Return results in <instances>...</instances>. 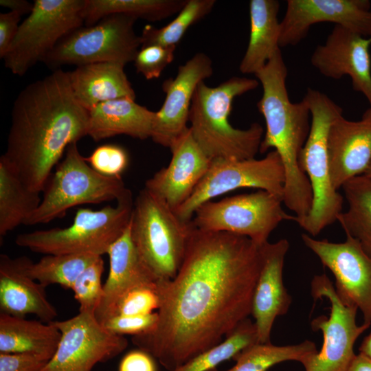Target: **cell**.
<instances>
[{
    "instance_id": "cell-46",
    "label": "cell",
    "mask_w": 371,
    "mask_h": 371,
    "mask_svg": "<svg viewBox=\"0 0 371 371\" xmlns=\"http://www.w3.org/2000/svg\"><path fill=\"white\" fill-rule=\"evenodd\" d=\"M363 175L371 177V161Z\"/></svg>"
},
{
    "instance_id": "cell-39",
    "label": "cell",
    "mask_w": 371,
    "mask_h": 371,
    "mask_svg": "<svg viewBox=\"0 0 371 371\" xmlns=\"http://www.w3.org/2000/svg\"><path fill=\"white\" fill-rule=\"evenodd\" d=\"M157 321V312L143 315H115L104 321L102 325L113 333L135 336L153 330Z\"/></svg>"
},
{
    "instance_id": "cell-16",
    "label": "cell",
    "mask_w": 371,
    "mask_h": 371,
    "mask_svg": "<svg viewBox=\"0 0 371 371\" xmlns=\"http://www.w3.org/2000/svg\"><path fill=\"white\" fill-rule=\"evenodd\" d=\"M370 8L368 0H288L280 21V47L298 44L313 25L324 22L370 37Z\"/></svg>"
},
{
    "instance_id": "cell-24",
    "label": "cell",
    "mask_w": 371,
    "mask_h": 371,
    "mask_svg": "<svg viewBox=\"0 0 371 371\" xmlns=\"http://www.w3.org/2000/svg\"><path fill=\"white\" fill-rule=\"evenodd\" d=\"M88 135L95 142L124 135L144 140L150 138L155 111L129 98L102 102L88 110Z\"/></svg>"
},
{
    "instance_id": "cell-18",
    "label": "cell",
    "mask_w": 371,
    "mask_h": 371,
    "mask_svg": "<svg viewBox=\"0 0 371 371\" xmlns=\"http://www.w3.org/2000/svg\"><path fill=\"white\" fill-rule=\"evenodd\" d=\"M370 47L371 36L335 25L324 43L314 49L311 63L326 78L339 80L348 76L354 90L362 93L371 106Z\"/></svg>"
},
{
    "instance_id": "cell-42",
    "label": "cell",
    "mask_w": 371,
    "mask_h": 371,
    "mask_svg": "<svg viewBox=\"0 0 371 371\" xmlns=\"http://www.w3.org/2000/svg\"><path fill=\"white\" fill-rule=\"evenodd\" d=\"M118 371H157V369L155 359L148 352L138 348L123 357Z\"/></svg>"
},
{
    "instance_id": "cell-37",
    "label": "cell",
    "mask_w": 371,
    "mask_h": 371,
    "mask_svg": "<svg viewBox=\"0 0 371 371\" xmlns=\"http://www.w3.org/2000/svg\"><path fill=\"white\" fill-rule=\"evenodd\" d=\"M85 158L95 171L108 177H121L128 164L125 149L115 144L102 145Z\"/></svg>"
},
{
    "instance_id": "cell-10",
    "label": "cell",
    "mask_w": 371,
    "mask_h": 371,
    "mask_svg": "<svg viewBox=\"0 0 371 371\" xmlns=\"http://www.w3.org/2000/svg\"><path fill=\"white\" fill-rule=\"evenodd\" d=\"M85 0H35L31 12L20 23L18 32L3 57L14 75L24 76L43 62L58 43L82 26Z\"/></svg>"
},
{
    "instance_id": "cell-6",
    "label": "cell",
    "mask_w": 371,
    "mask_h": 371,
    "mask_svg": "<svg viewBox=\"0 0 371 371\" xmlns=\"http://www.w3.org/2000/svg\"><path fill=\"white\" fill-rule=\"evenodd\" d=\"M194 229L162 199L144 188L131 219L132 240L144 264L157 279L174 278L184 260Z\"/></svg>"
},
{
    "instance_id": "cell-45",
    "label": "cell",
    "mask_w": 371,
    "mask_h": 371,
    "mask_svg": "<svg viewBox=\"0 0 371 371\" xmlns=\"http://www.w3.org/2000/svg\"><path fill=\"white\" fill-rule=\"evenodd\" d=\"M359 350V353L371 359V332L363 339Z\"/></svg>"
},
{
    "instance_id": "cell-14",
    "label": "cell",
    "mask_w": 371,
    "mask_h": 371,
    "mask_svg": "<svg viewBox=\"0 0 371 371\" xmlns=\"http://www.w3.org/2000/svg\"><path fill=\"white\" fill-rule=\"evenodd\" d=\"M61 333L58 348L41 371H91L98 363L123 352L128 341L103 327L95 313L79 312L63 321H54Z\"/></svg>"
},
{
    "instance_id": "cell-17",
    "label": "cell",
    "mask_w": 371,
    "mask_h": 371,
    "mask_svg": "<svg viewBox=\"0 0 371 371\" xmlns=\"http://www.w3.org/2000/svg\"><path fill=\"white\" fill-rule=\"evenodd\" d=\"M213 63L206 54L199 52L178 67L175 78L162 84L164 102L155 111L150 138L156 144L169 148L189 127V114L198 85L213 75Z\"/></svg>"
},
{
    "instance_id": "cell-26",
    "label": "cell",
    "mask_w": 371,
    "mask_h": 371,
    "mask_svg": "<svg viewBox=\"0 0 371 371\" xmlns=\"http://www.w3.org/2000/svg\"><path fill=\"white\" fill-rule=\"evenodd\" d=\"M279 10L277 0L250 1V34L239 65L242 74H255L280 49Z\"/></svg>"
},
{
    "instance_id": "cell-31",
    "label": "cell",
    "mask_w": 371,
    "mask_h": 371,
    "mask_svg": "<svg viewBox=\"0 0 371 371\" xmlns=\"http://www.w3.org/2000/svg\"><path fill=\"white\" fill-rule=\"evenodd\" d=\"M99 256H102L90 254L45 255L36 262L25 256L21 258L27 275L45 287L58 284L71 289L80 273Z\"/></svg>"
},
{
    "instance_id": "cell-22",
    "label": "cell",
    "mask_w": 371,
    "mask_h": 371,
    "mask_svg": "<svg viewBox=\"0 0 371 371\" xmlns=\"http://www.w3.org/2000/svg\"><path fill=\"white\" fill-rule=\"evenodd\" d=\"M106 254L109 258V271L103 284L102 300L95 312L100 324L115 315L119 302L129 291L139 286H155L157 281L132 240L131 221Z\"/></svg>"
},
{
    "instance_id": "cell-13",
    "label": "cell",
    "mask_w": 371,
    "mask_h": 371,
    "mask_svg": "<svg viewBox=\"0 0 371 371\" xmlns=\"http://www.w3.org/2000/svg\"><path fill=\"white\" fill-rule=\"evenodd\" d=\"M284 182V165L274 150L262 159H214L192 195L175 212L181 220L191 221L201 205L245 188L265 190L283 199Z\"/></svg>"
},
{
    "instance_id": "cell-38",
    "label": "cell",
    "mask_w": 371,
    "mask_h": 371,
    "mask_svg": "<svg viewBox=\"0 0 371 371\" xmlns=\"http://www.w3.org/2000/svg\"><path fill=\"white\" fill-rule=\"evenodd\" d=\"M159 304L156 284L155 286H139L129 291L120 300L115 315H143L151 314L157 312L155 310L159 309Z\"/></svg>"
},
{
    "instance_id": "cell-28",
    "label": "cell",
    "mask_w": 371,
    "mask_h": 371,
    "mask_svg": "<svg viewBox=\"0 0 371 371\" xmlns=\"http://www.w3.org/2000/svg\"><path fill=\"white\" fill-rule=\"evenodd\" d=\"M41 202L40 193L28 189L16 170L0 157V240L23 224Z\"/></svg>"
},
{
    "instance_id": "cell-25",
    "label": "cell",
    "mask_w": 371,
    "mask_h": 371,
    "mask_svg": "<svg viewBox=\"0 0 371 371\" xmlns=\"http://www.w3.org/2000/svg\"><path fill=\"white\" fill-rule=\"evenodd\" d=\"M124 65L104 62L84 65L68 72L77 101L89 110L104 102L136 94L124 70Z\"/></svg>"
},
{
    "instance_id": "cell-40",
    "label": "cell",
    "mask_w": 371,
    "mask_h": 371,
    "mask_svg": "<svg viewBox=\"0 0 371 371\" xmlns=\"http://www.w3.org/2000/svg\"><path fill=\"white\" fill-rule=\"evenodd\" d=\"M49 361L24 353H0V371H41Z\"/></svg>"
},
{
    "instance_id": "cell-34",
    "label": "cell",
    "mask_w": 371,
    "mask_h": 371,
    "mask_svg": "<svg viewBox=\"0 0 371 371\" xmlns=\"http://www.w3.org/2000/svg\"><path fill=\"white\" fill-rule=\"evenodd\" d=\"M215 0H187L173 20L160 28L146 25L140 35L141 47L176 46L188 30L214 8Z\"/></svg>"
},
{
    "instance_id": "cell-2",
    "label": "cell",
    "mask_w": 371,
    "mask_h": 371,
    "mask_svg": "<svg viewBox=\"0 0 371 371\" xmlns=\"http://www.w3.org/2000/svg\"><path fill=\"white\" fill-rule=\"evenodd\" d=\"M88 128V110L76 99L68 71L58 69L18 94L3 156L28 189L41 193L68 146Z\"/></svg>"
},
{
    "instance_id": "cell-5",
    "label": "cell",
    "mask_w": 371,
    "mask_h": 371,
    "mask_svg": "<svg viewBox=\"0 0 371 371\" xmlns=\"http://www.w3.org/2000/svg\"><path fill=\"white\" fill-rule=\"evenodd\" d=\"M303 100L311 112V128L300 152L299 164L310 182L313 201L308 214L293 221L312 237L337 221L342 212L344 199L332 182L328 136L333 122L343 110L325 93L308 88Z\"/></svg>"
},
{
    "instance_id": "cell-32",
    "label": "cell",
    "mask_w": 371,
    "mask_h": 371,
    "mask_svg": "<svg viewBox=\"0 0 371 371\" xmlns=\"http://www.w3.org/2000/svg\"><path fill=\"white\" fill-rule=\"evenodd\" d=\"M317 351L313 341L305 340L293 345L278 346L271 342L253 344L237 354L236 363L224 371H267L273 366L289 361L300 363ZM208 371H221L216 368Z\"/></svg>"
},
{
    "instance_id": "cell-21",
    "label": "cell",
    "mask_w": 371,
    "mask_h": 371,
    "mask_svg": "<svg viewBox=\"0 0 371 371\" xmlns=\"http://www.w3.org/2000/svg\"><path fill=\"white\" fill-rule=\"evenodd\" d=\"M330 175L339 190L349 179L363 175L371 161V106L357 121L339 116L328 136Z\"/></svg>"
},
{
    "instance_id": "cell-7",
    "label": "cell",
    "mask_w": 371,
    "mask_h": 371,
    "mask_svg": "<svg viewBox=\"0 0 371 371\" xmlns=\"http://www.w3.org/2000/svg\"><path fill=\"white\" fill-rule=\"evenodd\" d=\"M134 201L131 191L116 201L93 210L79 208L67 227H54L19 234L15 243L45 255L90 254L102 256L128 226Z\"/></svg>"
},
{
    "instance_id": "cell-29",
    "label": "cell",
    "mask_w": 371,
    "mask_h": 371,
    "mask_svg": "<svg viewBox=\"0 0 371 371\" xmlns=\"http://www.w3.org/2000/svg\"><path fill=\"white\" fill-rule=\"evenodd\" d=\"M187 0H85L81 15L86 26L102 18L122 14L149 21H158L178 14Z\"/></svg>"
},
{
    "instance_id": "cell-12",
    "label": "cell",
    "mask_w": 371,
    "mask_h": 371,
    "mask_svg": "<svg viewBox=\"0 0 371 371\" xmlns=\"http://www.w3.org/2000/svg\"><path fill=\"white\" fill-rule=\"evenodd\" d=\"M311 287L315 302L328 300L330 314L311 321L312 330L322 332L323 342L321 349L301 364L305 371H347L356 355L354 346L357 339L371 324H357L358 308L339 297L333 283L325 273L315 276Z\"/></svg>"
},
{
    "instance_id": "cell-27",
    "label": "cell",
    "mask_w": 371,
    "mask_h": 371,
    "mask_svg": "<svg viewBox=\"0 0 371 371\" xmlns=\"http://www.w3.org/2000/svg\"><path fill=\"white\" fill-rule=\"evenodd\" d=\"M60 337L53 322L28 320L0 313V353L30 354L49 361Z\"/></svg>"
},
{
    "instance_id": "cell-15",
    "label": "cell",
    "mask_w": 371,
    "mask_h": 371,
    "mask_svg": "<svg viewBox=\"0 0 371 371\" xmlns=\"http://www.w3.org/2000/svg\"><path fill=\"white\" fill-rule=\"evenodd\" d=\"M302 240L333 273L339 297L355 306L363 322L371 324V257L360 243L347 235L341 243L315 239L307 234L302 235Z\"/></svg>"
},
{
    "instance_id": "cell-35",
    "label": "cell",
    "mask_w": 371,
    "mask_h": 371,
    "mask_svg": "<svg viewBox=\"0 0 371 371\" xmlns=\"http://www.w3.org/2000/svg\"><path fill=\"white\" fill-rule=\"evenodd\" d=\"M104 260L98 257L74 282L71 290L79 304V312H95L103 295L102 276Z\"/></svg>"
},
{
    "instance_id": "cell-9",
    "label": "cell",
    "mask_w": 371,
    "mask_h": 371,
    "mask_svg": "<svg viewBox=\"0 0 371 371\" xmlns=\"http://www.w3.org/2000/svg\"><path fill=\"white\" fill-rule=\"evenodd\" d=\"M137 20L113 14L92 25L74 30L58 43L43 63L54 70L63 65L78 67L104 62L125 66L133 62L141 47L140 36L134 30Z\"/></svg>"
},
{
    "instance_id": "cell-20",
    "label": "cell",
    "mask_w": 371,
    "mask_h": 371,
    "mask_svg": "<svg viewBox=\"0 0 371 371\" xmlns=\"http://www.w3.org/2000/svg\"><path fill=\"white\" fill-rule=\"evenodd\" d=\"M289 246L285 238L262 245V265L251 306L259 343L271 342V332L276 319L286 314L292 302L282 277Z\"/></svg>"
},
{
    "instance_id": "cell-19",
    "label": "cell",
    "mask_w": 371,
    "mask_h": 371,
    "mask_svg": "<svg viewBox=\"0 0 371 371\" xmlns=\"http://www.w3.org/2000/svg\"><path fill=\"white\" fill-rule=\"evenodd\" d=\"M170 149L172 157L168 166L147 179L144 188L175 210L192 195L212 160L196 143L190 127Z\"/></svg>"
},
{
    "instance_id": "cell-44",
    "label": "cell",
    "mask_w": 371,
    "mask_h": 371,
    "mask_svg": "<svg viewBox=\"0 0 371 371\" xmlns=\"http://www.w3.org/2000/svg\"><path fill=\"white\" fill-rule=\"evenodd\" d=\"M347 371H371V359L359 352L355 356Z\"/></svg>"
},
{
    "instance_id": "cell-36",
    "label": "cell",
    "mask_w": 371,
    "mask_h": 371,
    "mask_svg": "<svg viewBox=\"0 0 371 371\" xmlns=\"http://www.w3.org/2000/svg\"><path fill=\"white\" fill-rule=\"evenodd\" d=\"M176 46L141 47L133 60L137 73L146 80L158 78L175 58Z\"/></svg>"
},
{
    "instance_id": "cell-11",
    "label": "cell",
    "mask_w": 371,
    "mask_h": 371,
    "mask_svg": "<svg viewBox=\"0 0 371 371\" xmlns=\"http://www.w3.org/2000/svg\"><path fill=\"white\" fill-rule=\"evenodd\" d=\"M282 203V197L258 190L207 201L196 210L192 222L201 231L240 235L262 245L282 221H293L294 216L284 211Z\"/></svg>"
},
{
    "instance_id": "cell-30",
    "label": "cell",
    "mask_w": 371,
    "mask_h": 371,
    "mask_svg": "<svg viewBox=\"0 0 371 371\" xmlns=\"http://www.w3.org/2000/svg\"><path fill=\"white\" fill-rule=\"evenodd\" d=\"M348 207L337 216L346 235L355 238L371 257V177H355L341 186Z\"/></svg>"
},
{
    "instance_id": "cell-3",
    "label": "cell",
    "mask_w": 371,
    "mask_h": 371,
    "mask_svg": "<svg viewBox=\"0 0 371 371\" xmlns=\"http://www.w3.org/2000/svg\"><path fill=\"white\" fill-rule=\"evenodd\" d=\"M287 74L280 49L254 74L262 87L257 108L266 125L259 152L265 153L273 148L279 154L285 170L283 203L300 218L308 214L313 201L310 182L299 164L311 117L304 100L298 102L290 100Z\"/></svg>"
},
{
    "instance_id": "cell-41",
    "label": "cell",
    "mask_w": 371,
    "mask_h": 371,
    "mask_svg": "<svg viewBox=\"0 0 371 371\" xmlns=\"http://www.w3.org/2000/svg\"><path fill=\"white\" fill-rule=\"evenodd\" d=\"M21 15L17 12L9 11L0 14V58H3L8 52L20 24Z\"/></svg>"
},
{
    "instance_id": "cell-43",
    "label": "cell",
    "mask_w": 371,
    "mask_h": 371,
    "mask_svg": "<svg viewBox=\"0 0 371 371\" xmlns=\"http://www.w3.org/2000/svg\"><path fill=\"white\" fill-rule=\"evenodd\" d=\"M0 5L9 9L10 11L20 14L21 16L30 14L34 7V3L26 0H1Z\"/></svg>"
},
{
    "instance_id": "cell-8",
    "label": "cell",
    "mask_w": 371,
    "mask_h": 371,
    "mask_svg": "<svg viewBox=\"0 0 371 371\" xmlns=\"http://www.w3.org/2000/svg\"><path fill=\"white\" fill-rule=\"evenodd\" d=\"M129 192L121 177L105 176L92 168L74 143L47 182L40 205L23 225L47 223L73 207L117 201Z\"/></svg>"
},
{
    "instance_id": "cell-23",
    "label": "cell",
    "mask_w": 371,
    "mask_h": 371,
    "mask_svg": "<svg viewBox=\"0 0 371 371\" xmlns=\"http://www.w3.org/2000/svg\"><path fill=\"white\" fill-rule=\"evenodd\" d=\"M45 286L28 276L21 257L0 255V311L25 317L34 315L45 323L52 322L58 315L47 298Z\"/></svg>"
},
{
    "instance_id": "cell-4",
    "label": "cell",
    "mask_w": 371,
    "mask_h": 371,
    "mask_svg": "<svg viewBox=\"0 0 371 371\" xmlns=\"http://www.w3.org/2000/svg\"><path fill=\"white\" fill-rule=\"evenodd\" d=\"M257 79L234 76L216 87L200 82L192 98L189 126L192 136L212 160L255 158L265 131L258 122L247 128L232 126L229 116L234 100L256 89Z\"/></svg>"
},
{
    "instance_id": "cell-33",
    "label": "cell",
    "mask_w": 371,
    "mask_h": 371,
    "mask_svg": "<svg viewBox=\"0 0 371 371\" xmlns=\"http://www.w3.org/2000/svg\"><path fill=\"white\" fill-rule=\"evenodd\" d=\"M256 343H259L256 326L247 317L219 344L196 355L174 371H208L224 361L234 359L243 350Z\"/></svg>"
},
{
    "instance_id": "cell-1",
    "label": "cell",
    "mask_w": 371,
    "mask_h": 371,
    "mask_svg": "<svg viewBox=\"0 0 371 371\" xmlns=\"http://www.w3.org/2000/svg\"><path fill=\"white\" fill-rule=\"evenodd\" d=\"M262 260L250 238L194 227L175 277L157 281L155 328L133 344L168 371L217 346L251 315Z\"/></svg>"
}]
</instances>
